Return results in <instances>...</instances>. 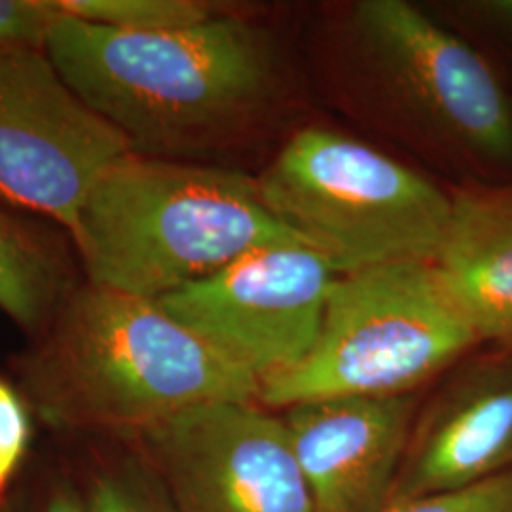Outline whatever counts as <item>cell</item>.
I'll list each match as a JSON object with an SVG mask.
<instances>
[{
  "instance_id": "6da1fadb",
  "label": "cell",
  "mask_w": 512,
  "mask_h": 512,
  "mask_svg": "<svg viewBox=\"0 0 512 512\" xmlns=\"http://www.w3.org/2000/svg\"><path fill=\"white\" fill-rule=\"evenodd\" d=\"M44 50L133 152L158 158L177 160L255 135L275 124L289 93L268 29L226 14L158 33L59 14Z\"/></svg>"
},
{
  "instance_id": "7a4b0ae2",
  "label": "cell",
  "mask_w": 512,
  "mask_h": 512,
  "mask_svg": "<svg viewBox=\"0 0 512 512\" xmlns=\"http://www.w3.org/2000/svg\"><path fill=\"white\" fill-rule=\"evenodd\" d=\"M38 416L57 429L137 435L192 408L258 401L260 385L158 300L88 287L21 366Z\"/></svg>"
},
{
  "instance_id": "3957f363",
  "label": "cell",
  "mask_w": 512,
  "mask_h": 512,
  "mask_svg": "<svg viewBox=\"0 0 512 512\" xmlns=\"http://www.w3.org/2000/svg\"><path fill=\"white\" fill-rule=\"evenodd\" d=\"M336 67L349 103L454 173L512 184V82L454 27L404 0H361L342 19Z\"/></svg>"
},
{
  "instance_id": "277c9868",
  "label": "cell",
  "mask_w": 512,
  "mask_h": 512,
  "mask_svg": "<svg viewBox=\"0 0 512 512\" xmlns=\"http://www.w3.org/2000/svg\"><path fill=\"white\" fill-rule=\"evenodd\" d=\"M90 283L160 300L256 247L289 241L256 177L128 152L93 186L73 232Z\"/></svg>"
},
{
  "instance_id": "5b68a950",
  "label": "cell",
  "mask_w": 512,
  "mask_h": 512,
  "mask_svg": "<svg viewBox=\"0 0 512 512\" xmlns=\"http://www.w3.org/2000/svg\"><path fill=\"white\" fill-rule=\"evenodd\" d=\"M256 183L275 219L336 275L435 262L452 217V194L439 184L325 126L294 129Z\"/></svg>"
},
{
  "instance_id": "8992f818",
  "label": "cell",
  "mask_w": 512,
  "mask_h": 512,
  "mask_svg": "<svg viewBox=\"0 0 512 512\" xmlns=\"http://www.w3.org/2000/svg\"><path fill=\"white\" fill-rule=\"evenodd\" d=\"M482 342L435 262L336 275L310 353L260 387L275 408L332 397L412 395Z\"/></svg>"
},
{
  "instance_id": "52a82bcc",
  "label": "cell",
  "mask_w": 512,
  "mask_h": 512,
  "mask_svg": "<svg viewBox=\"0 0 512 512\" xmlns=\"http://www.w3.org/2000/svg\"><path fill=\"white\" fill-rule=\"evenodd\" d=\"M131 152L46 50H0V196L71 234L93 186Z\"/></svg>"
},
{
  "instance_id": "ba28073f",
  "label": "cell",
  "mask_w": 512,
  "mask_h": 512,
  "mask_svg": "<svg viewBox=\"0 0 512 512\" xmlns=\"http://www.w3.org/2000/svg\"><path fill=\"white\" fill-rule=\"evenodd\" d=\"M336 274L298 239L256 247L160 306L266 384L308 353Z\"/></svg>"
},
{
  "instance_id": "9c48e42d",
  "label": "cell",
  "mask_w": 512,
  "mask_h": 512,
  "mask_svg": "<svg viewBox=\"0 0 512 512\" xmlns=\"http://www.w3.org/2000/svg\"><path fill=\"white\" fill-rule=\"evenodd\" d=\"M258 404H205L135 435L177 512H317L283 421Z\"/></svg>"
},
{
  "instance_id": "30bf717a",
  "label": "cell",
  "mask_w": 512,
  "mask_h": 512,
  "mask_svg": "<svg viewBox=\"0 0 512 512\" xmlns=\"http://www.w3.org/2000/svg\"><path fill=\"white\" fill-rule=\"evenodd\" d=\"M512 469V346L469 353L418 410L385 503L459 490Z\"/></svg>"
},
{
  "instance_id": "8fae6325",
  "label": "cell",
  "mask_w": 512,
  "mask_h": 512,
  "mask_svg": "<svg viewBox=\"0 0 512 512\" xmlns=\"http://www.w3.org/2000/svg\"><path fill=\"white\" fill-rule=\"evenodd\" d=\"M418 395L332 397L285 408L296 463L317 512H380L403 465Z\"/></svg>"
},
{
  "instance_id": "7c38bea8",
  "label": "cell",
  "mask_w": 512,
  "mask_h": 512,
  "mask_svg": "<svg viewBox=\"0 0 512 512\" xmlns=\"http://www.w3.org/2000/svg\"><path fill=\"white\" fill-rule=\"evenodd\" d=\"M450 194L435 264L478 340L512 346V184H463Z\"/></svg>"
},
{
  "instance_id": "4fadbf2b",
  "label": "cell",
  "mask_w": 512,
  "mask_h": 512,
  "mask_svg": "<svg viewBox=\"0 0 512 512\" xmlns=\"http://www.w3.org/2000/svg\"><path fill=\"white\" fill-rule=\"evenodd\" d=\"M54 260L18 224L0 213V311L23 329H38L55 310Z\"/></svg>"
},
{
  "instance_id": "5bb4252c",
  "label": "cell",
  "mask_w": 512,
  "mask_h": 512,
  "mask_svg": "<svg viewBox=\"0 0 512 512\" xmlns=\"http://www.w3.org/2000/svg\"><path fill=\"white\" fill-rule=\"evenodd\" d=\"M52 4L61 16L131 33L184 29L220 14L202 0H52Z\"/></svg>"
},
{
  "instance_id": "9a60e30c",
  "label": "cell",
  "mask_w": 512,
  "mask_h": 512,
  "mask_svg": "<svg viewBox=\"0 0 512 512\" xmlns=\"http://www.w3.org/2000/svg\"><path fill=\"white\" fill-rule=\"evenodd\" d=\"M80 494L84 512H177L145 456L101 467Z\"/></svg>"
},
{
  "instance_id": "2e32d148",
  "label": "cell",
  "mask_w": 512,
  "mask_h": 512,
  "mask_svg": "<svg viewBox=\"0 0 512 512\" xmlns=\"http://www.w3.org/2000/svg\"><path fill=\"white\" fill-rule=\"evenodd\" d=\"M461 37L473 42L509 74L512 67V0H463L446 4Z\"/></svg>"
},
{
  "instance_id": "e0dca14e",
  "label": "cell",
  "mask_w": 512,
  "mask_h": 512,
  "mask_svg": "<svg viewBox=\"0 0 512 512\" xmlns=\"http://www.w3.org/2000/svg\"><path fill=\"white\" fill-rule=\"evenodd\" d=\"M380 512H512V469L459 490L391 503Z\"/></svg>"
},
{
  "instance_id": "ac0fdd59",
  "label": "cell",
  "mask_w": 512,
  "mask_h": 512,
  "mask_svg": "<svg viewBox=\"0 0 512 512\" xmlns=\"http://www.w3.org/2000/svg\"><path fill=\"white\" fill-rule=\"evenodd\" d=\"M31 442V418L18 391L0 378V507L6 503Z\"/></svg>"
},
{
  "instance_id": "d6986e66",
  "label": "cell",
  "mask_w": 512,
  "mask_h": 512,
  "mask_svg": "<svg viewBox=\"0 0 512 512\" xmlns=\"http://www.w3.org/2000/svg\"><path fill=\"white\" fill-rule=\"evenodd\" d=\"M57 18L52 0H0V50H44Z\"/></svg>"
},
{
  "instance_id": "ffe728a7",
  "label": "cell",
  "mask_w": 512,
  "mask_h": 512,
  "mask_svg": "<svg viewBox=\"0 0 512 512\" xmlns=\"http://www.w3.org/2000/svg\"><path fill=\"white\" fill-rule=\"evenodd\" d=\"M16 512H84L82 494L67 478H54Z\"/></svg>"
}]
</instances>
